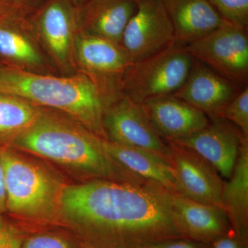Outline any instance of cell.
I'll return each mask as SVG.
<instances>
[{
    "label": "cell",
    "instance_id": "1",
    "mask_svg": "<svg viewBox=\"0 0 248 248\" xmlns=\"http://www.w3.org/2000/svg\"><path fill=\"white\" fill-rule=\"evenodd\" d=\"M172 194L155 183L95 179L63 187L59 208L92 239L91 247L136 248L182 238L173 222Z\"/></svg>",
    "mask_w": 248,
    "mask_h": 248
},
{
    "label": "cell",
    "instance_id": "2",
    "mask_svg": "<svg viewBox=\"0 0 248 248\" xmlns=\"http://www.w3.org/2000/svg\"><path fill=\"white\" fill-rule=\"evenodd\" d=\"M0 91L34 105L61 110L105 138L103 116L109 102L87 73L59 78L0 63Z\"/></svg>",
    "mask_w": 248,
    "mask_h": 248
},
{
    "label": "cell",
    "instance_id": "3",
    "mask_svg": "<svg viewBox=\"0 0 248 248\" xmlns=\"http://www.w3.org/2000/svg\"><path fill=\"white\" fill-rule=\"evenodd\" d=\"M20 148L97 179L144 184L148 182L121 167L98 146L95 134L44 115L8 146Z\"/></svg>",
    "mask_w": 248,
    "mask_h": 248
},
{
    "label": "cell",
    "instance_id": "4",
    "mask_svg": "<svg viewBox=\"0 0 248 248\" xmlns=\"http://www.w3.org/2000/svg\"><path fill=\"white\" fill-rule=\"evenodd\" d=\"M6 213L28 218H46L59 208L60 192L56 184L39 166L1 146Z\"/></svg>",
    "mask_w": 248,
    "mask_h": 248
},
{
    "label": "cell",
    "instance_id": "5",
    "mask_svg": "<svg viewBox=\"0 0 248 248\" xmlns=\"http://www.w3.org/2000/svg\"><path fill=\"white\" fill-rule=\"evenodd\" d=\"M193 58L184 46L169 47L133 62L124 75L122 93L141 104L151 98L171 95L185 82Z\"/></svg>",
    "mask_w": 248,
    "mask_h": 248
},
{
    "label": "cell",
    "instance_id": "6",
    "mask_svg": "<svg viewBox=\"0 0 248 248\" xmlns=\"http://www.w3.org/2000/svg\"><path fill=\"white\" fill-rule=\"evenodd\" d=\"M184 48L192 58L240 88L247 86L248 29L225 22L221 27Z\"/></svg>",
    "mask_w": 248,
    "mask_h": 248
},
{
    "label": "cell",
    "instance_id": "7",
    "mask_svg": "<svg viewBox=\"0 0 248 248\" xmlns=\"http://www.w3.org/2000/svg\"><path fill=\"white\" fill-rule=\"evenodd\" d=\"M75 53L109 102L123 94L124 76L133 62L122 45L80 31L75 39Z\"/></svg>",
    "mask_w": 248,
    "mask_h": 248
},
{
    "label": "cell",
    "instance_id": "8",
    "mask_svg": "<svg viewBox=\"0 0 248 248\" xmlns=\"http://www.w3.org/2000/svg\"><path fill=\"white\" fill-rule=\"evenodd\" d=\"M102 122L109 141L151 152L169 162V144L152 126L141 104L122 94L106 108Z\"/></svg>",
    "mask_w": 248,
    "mask_h": 248
},
{
    "label": "cell",
    "instance_id": "9",
    "mask_svg": "<svg viewBox=\"0 0 248 248\" xmlns=\"http://www.w3.org/2000/svg\"><path fill=\"white\" fill-rule=\"evenodd\" d=\"M136 11L122 37V46L133 62L175 44L172 21L162 0H136Z\"/></svg>",
    "mask_w": 248,
    "mask_h": 248
},
{
    "label": "cell",
    "instance_id": "10",
    "mask_svg": "<svg viewBox=\"0 0 248 248\" xmlns=\"http://www.w3.org/2000/svg\"><path fill=\"white\" fill-rule=\"evenodd\" d=\"M168 144L177 194L200 203L221 206L225 182L216 170L189 148Z\"/></svg>",
    "mask_w": 248,
    "mask_h": 248
},
{
    "label": "cell",
    "instance_id": "11",
    "mask_svg": "<svg viewBox=\"0 0 248 248\" xmlns=\"http://www.w3.org/2000/svg\"><path fill=\"white\" fill-rule=\"evenodd\" d=\"M245 137L232 124L221 117H212L205 128L190 136L170 143L195 152L216 170L223 179L231 177Z\"/></svg>",
    "mask_w": 248,
    "mask_h": 248
},
{
    "label": "cell",
    "instance_id": "12",
    "mask_svg": "<svg viewBox=\"0 0 248 248\" xmlns=\"http://www.w3.org/2000/svg\"><path fill=\"white\" fill-rule=\"evenodd\" d=\"M173 222L181 237L210 244L233 232L220 205L200 203L177 193L171 195Z\"/></svg>",
    "mask_w": 248,
    "mask_h": 248
},
{
    "label": "cell",
    "instance_id": "13",
    "mask_svg": "<svg viewBox=\"0 0 248 248\" xmlns=\"http://www.w3.org/2000/svg\"><path fill=\"white\" fill-rule=\"evenodd\" d=\"M141 106L152 126L167 143L190 136L210 123L204 112L172 94L147 99Z\"/></svg>",
    "mask_w": 248,
    "mask_h": 248
},
{
    "label": "cell",
    "instance_id": "14",
    "mask_svg": "<svg viewBox=\"0 0 248 248\" xmlns=\"http://www.w3.org/2000/svg\"><path fill=\"white\" fill-rule=\"evenodd\" d=\"M241 91L237 85L193 59L187 79L172 95L212 118L218 117Z\"/></svg>",
    "mask_w": 248,
    "mask_h": 248
},
{
    "label": "cell",
    "instance_id": "15",
    "mask_svg": "<svg viewBox=\"0 0 248 248\" xmlns=\"http://www.w3.org/2000/svg\"><path fill=\"white\" fill-rule=\"evenodd\" d=\"M41 40L59 66L68 68L75 53L78 19L68 0H50L36 20Z\"/></svg>",
    "mask_w": 248,
    "mask_h": 248
},
{
    "label": "cell",
    "instance_id": "16",
    "mask_svg": "<svg viewBox=\"0 0 248 248\" xmlns=\"http://www.w3.org/2000/svg\"><path fill=\"white\" fill-rule=\"evenodd\" d=\"M137 7L136 0H88L77 15L78 25L81 32L122 45Z\"/></svg>",
    "mask_w": 248,
    "mask_h": 248
},
{
    "label": "cell",
    "instance_id": "17",
    "mask_svg": "<svg viewBox=\"0 0 248 248\" xmlns=\"http://www.w3.org/2000/svg\"><path fill=\"white\" fill-rule=\"evenodd\" d=\"M95 140L104 153L121 167L171 193H177L174 173L166 159L151 152L118 144L97 135Z\"/></svg>",
    "mask_w": 248,
    "mask_h": 248
},
{
    "label": "cell",
    "instance_id": "18",
    "mask_svg": "<svg viewBox=\"0 0 248 248\" xmlns=\"http://www.w3.org/2000/svg\"><path fill=\"white\" fill-rule=\"evenodd\" d=\"M182 46L221 27L223 20L208 0H162Z\"/></svg>",
    "mask_w": 248,
    "mask_h": 248
},
{
    "label": "cell",
    "instance_id": "19",
    "mask_svg": "<svg viewBox=\"0 0 248 248\" xmlns=\"http://www.w3.org/2000/svg\"><path fill=\"white\" fill-rule=\"evenodd\" d=\"M221 206L233 232L248 241V138L243 140L232 174L223 185Z\"/></svg>",
    "mask_w": 248,
    "mask_h": 248
},
{
    "label": "cell",
    "instance_id": "20",
    "mask_svg": "<svg viewBox=\"0 0 248 248\" xmlns=\"http://www.w3.org/2000/svg\"><path fill=\"white\" fill-rule=\"evenodd\" d=\"M17 22L11 18L0 19V63L26 71L42 66L40 50Z\"/></svg>",
    "mask_w": 248,
    "mask_h": 248
},
{
    "label": "cell",
    "instance_id": "21",
    "mask_svg": "<svg viewBox=\"0 0 248 248\" xmlns=\"http://www.w3.org/2000/svg\"><path fill=\"white\" fill-rule=\"evenodd\" d=\"M42 115L34 104L0 91V146H8Z\"/></svg>",
    "mask_w": 248,
    "mask_h": 248
},
{
    "label": "cell",
    "instance_id": "22",
    "mask_svg": "<svg viewBox=\"0 0 248 248\" xmlns=\"http://www.w3.org/2000/svg\"><path fill=\"white\" fill-rule=\"evenodd\" d=\"M218 117L234 124L241 133L248 138V86L241 90L239 94L227 104Z\"/></svg>",
    "mask_w": 248,
    "mask_h": 248
},
{
    "label": "cell",
    "instance_id": "23",
    "mask_svg": "<svg viewBox=\"0 0 248 248\" xmlns=\"http://www.w3.org/2000/svg\"><path fill=\"white\" fill-rule=\"evenodd\" d=\"M223 20L248 29V0H208Z\"/></svg>",
    "mask_w": 248,
    "mask_h": 248
},
{
    "label": "cell",
    "instance_id": "24",
    "mask_svg": "<svg viewBox=\"0 0 248 248\" xmlns=\"http://www.w3.org/2000/svg\"><path fill=\"white\" fill-rule=\"evenodd\" d=\"M22 248H76L69 239L55 233H38L23 240Z\"/></svg>",
    "mask_w": 248,
    "mask_h": 248
},
{
    "label": "cell",
    "instance_id": "25",
    "mask_svg": "<svg viewBox=\"0 0 248 248\" xmlns=\"http://www.w3.org/2000/svg\"><path fill=\"white\" fill-rule=\"evenodd\" d=\"M24 239L17 227L0 217V248H22Z\"/></svg>",
    "mask_w": 248,
    "mask_h": 248
},
{
    "label": "cell",
    "instance_id": "26",
    "mask_svg": "<svg viewBox=\"0 0 248 248\" xmlns=\"http://www.w3.org/2000/svg\"><path fill=\"white\" fill-rule=\"evenodd\" d=\"M136 248H210V244L184 238H174L141 245Z\"/></svg>",
    "mask_w": 248,
    "mask_h": 248
},
{
    "label": "cell",
    "instance_id": "27",
    "mask_svg": "<svg viewBox=\"0 0 248 248\" xmlns=\"http://www.w3.org/2000/svg\"><path fill=\"white\" fill-rule=\"evenodd\" d=\"M210 248H248V241L231 232L215 240L210 244Z\"/></svg>",
    "mask_w": 248,
    "mask_h": 248
},
{
    "label": "cell",
    "instance_id": "28",
    "mask_svg": "<svg viewBox=\"0 0 248 248\" xmlns=\"http://www.w3.org/2000/svg\"><path fill=\"white\" fill-rule=\"evenodd\" d=\"M6 213V190H5L4 170H3L2 163L0 157V214L3 215Z\"/></svg>",
    "mask_w": 248,
    "mask_h": 248
},
{
    "label": "cell",
    "instance_id": "29",
    "mask_svg": "<svg viewBox=\"0 0 248 248\" xmlns=\"http://www.w3.org/2000/svg\"><path fill=\"white\" fill-rule=\"evenodd\" d=\"M37 1V0H14L10 17L18 19V15L19 13L22 12V9H24V8L34 4Z\"/></svg>",
    "mask_w": 248,
    "mask_h": 248
},
{
    "label": "cell",
    "instance_id": "30",
    "mask_svg": "<svg viewBox=\"0 0 248 248\" xmlns=\"http://www.w3.org/2000/svg\"><path fill=\"white\" fill-rule=\"evenodd\" d=\"M81 1H88V0H80Z\"/></svg>",
    "mask_w": 248,
    "mask_h": 248
},
{
    "label": "cell",
    "instance_id": "31",
    "mask_svg": "<svg viewBox=\"0 0 248 248\" xmlns=\"http://www.w3.org/2000/svg\"><path fill=\"white\" fill-rule=\"evenodd\" d=\"M1 216H2V215H1V214H0V217H1Z\"/></svg>",
    "mask_w": 248,
    "mask_h": 248
},
{
    "label": "cell",
    "instance_id": "32",
    "mask_svg": "<svg viewBox=\"0 0 248 248\" xmlns=\"http://www.w3.org/2000/svg\"><path fill=\"white\" fill-rule=\"evenodd\" d=\"M89 248H93V247H90Z\"/></svg>",
    "mask_w": 248,
    "mask_h": 248
},
{
    "label": "cell",
    "instance_id": "33",
    "mask_svg": "<svg viewBox=\"0 0 248 248\" xmlns=\"http://www.w3.org/2000/svg\"><path fill=\"white\" fill-rule=\"evenodd\" d=\"M1 16H0V19H1Z\"/></svg>",
    "mask_w": 248,
    "mask_h": 248
}]
</instances>
